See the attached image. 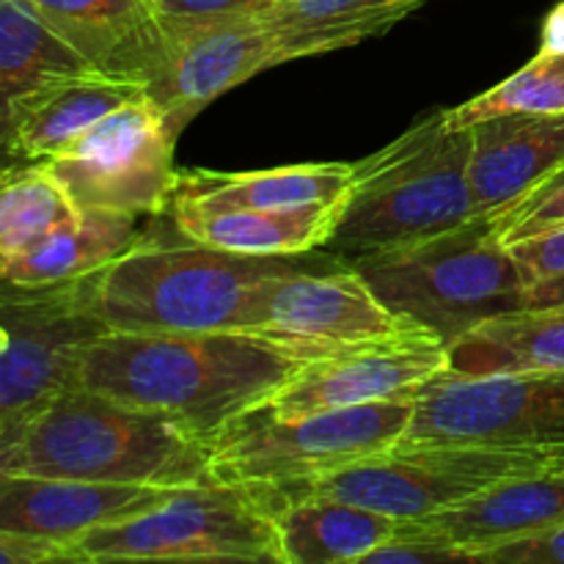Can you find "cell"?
<instances>
[{
  "instance_id": "obj_1",
  "label": "cell",
  "mask_w": 564,
  "mask_h": 564,
  "mask_svg": "<svg viewBox=\"0 0 564 564\" xmlns=\"http://www.w3.org/2000/svg\"><path fill=\"white\" fill-rule=\"evenodd\" d=\"M306 358L242 330H108L83 352L80 389L165 413L202 438L268 402Z\"/></svg>"
},
{
  "instance_id": "obj_2",
  "label": "cell",
  "mask_w": 564,
  "mask_h": 564,
  "mask_svg": "<svg viewBox=\"0 0 564 564\" xmlns=\"http://www.w3.org/2000/svg\"><path fill=\"white\" fill-rule=\"evenodd\" d=\"M207 463L209 441L182 422L80 386L0 449V474L158 488L209 482Z\"/></svg>"
},
{
  "instance_id": "obj_3",
  "label": "cell",
  "mask_w": 564,
  "mask_h": 564,
  "mask_svg": "<svg viewBox=\"0 0 564 564\" xmlns=\"http://www.w3.org/2000/svg\"><path fill=\"white\" fill-rule=\"evenodd\" d=\"M312 259L248 257L187 237L163 242L143 235L130 251L88 275V295L108 330L209 334L242 330L259 286Z\"/></svg>"
},
{
  "instance_id": "obj_4",
  "label": "cell",
  "mask_w": 564,
  "mask_h": 564,
  "mask_svg": "<svg viewBox=\"0 0 564 564\" xmlns=\"http://www.w3.org/2000/svg\"><path fill=\"white\" fill-rule=\"evenodd\" d=\"M471 127L435 110L380 152L352 163L328 251L345 262L397 251L474 220Z\"/></svg>"
},
{
  "instance_id": "obj_5",
  "label": "cell",
  "mask_w": 564,
  "mask_h": 564,
  "mask_svg": "<svg viewBox=\"0 0 564 564\" xmlns=\"http://www.w3.org/2000/svg\"><path fill=\"white\" fill-rule=\"evenodd\" d=\"M411 416L413 397L301 419H279L262 402L209 438L207 479L251 490L273 512L279 496L389 452Z\"/></svg>"
},
{
  "instance_id": "obj_6",
  "label": "cell",
  "mask_w": 564,
  "mask_h": 564,
  "mask_svg": "<svg viewBox=\"0 0 564 564\" xmlns=\"http://www.w3.org/2000/svg\"><path fill=\"white\" fill-rule=\"evenodd\" d=\"M350 264L397 317L433 330L449 350L477 325L527 308L516 257L488 218Z\"/></svg>"
},
{
  "instance_id": "obj_7",
  "label": "cell",
  "mask_w": 564,
  "mask_h": 564,
  "mask_svg": "<svg viewBox=\"0 0 564 564\" xmlns=\"http://www.w3.org/2000/svg\"><path fill=\"white\" fill-rule=\"evenodd\" d=\"M72 564L275 562L286 564L275 516L246 488H180L165 505L72 540Z\"/></svg>"
},
{
  "instance_id": "obj_8",
  "label": "cell",
  "mask_w": 564,
  "mask_h": 564,
  "mask_svg": "<svg viewBox=\"0 0 564 564\" xmlns=\"http://www.w3.org/2000/svg\"><path fill=\"white\" fill-rule=\"evenodd\" d=\"M564 468V449L490 446H391L312 485L279 496L273 512L295 496H328L397 521H424L527 474Z\"/></svg>"
},
{
  "instance_id": "obj_9",
  "label": "cell",
  "mask_w": 564,
  "mask_h": 564,
  "mask_svg": "<svg viewBox=\"0 0 564 564\" xmlns=\"http://www.w3.org/2000/svg\"><path fill=\"white\" fill-rule=\"evenodd\" d=\"M0 449L55 397L77 386L83 352L108 334L88 295V275L39 290L3 284L0 301Z\"/></svg>"
},
{
  "instance_id": "obj_10",
  "label": "cell",
  "mask_w": 564,
  "mask_h": 564,
  "mask_svg": "<svg viewBox=\"0 0 564 564\" xmlns=\"http://www.w3.org/2000/svg\"><path fill=\"white\" fill-rule=\"evenodd\" d=\"M400 444L564 449V369L441 372L413 397Z\"/></svg>"
},
{
  "instance_id": "obj_11",
  "label": "cell",
  "mask_w": 564,
  "mask_h": 564,
  "mask_svg": "<svg viewBox=\"0 0 564 564\" xmlns=\"http://www.w3.org/2000/svg\"><path fill=\"white\" fill-rule=\"evenodd\" d=\"M176 135L149 97L113 110L44 160L80 213H119L147 218L171 207L180 171Z\"/></svg>"
},
{
  "instance_id": "obj_12",
  "label": "cell",
  "mask_w": 564,
  "mask_h": 564,
  "mask_svg": "<svg viewBox=\"0 0 564 564\" xmlns=\"http://www.w3.org/2000/svg\"><path fill=\"white\" fill-rule=\"evenodd\" d=\"M411 325L416 323L397 317L350 262L317 257L259 286L242 334L273 341L308 361Z\"/></svg>"
},
{
  "instance_id": "obj_13",
  "label": "cell",
  "mask_w": 564,
  "mask_h": 564,
  "mask_svg": "<svg viewBox=\"0 0 564 564\" xmlns=\"http://www.w3.org/2000/svg\"><path fill=\"white\" fill-rule=\"evenodd\" d=\"M449 369V347L422 325L308 358L268 400L279 419L345 411L369 402L416 397Z\"/></svg>"
},
{
  "instance_id": "obj_14",
  "label": "cell",
  "mask_w": 564,
  "mask_h": 564,
  "mask_svg": "<svg viewBox=\"0 0 564 564\" xmlns=\"http://www.w3.org/2000/svg\"><path fill=\"white\" fill-rule=\"evenodd\" d=\"M275 66V39L257 11L165 33V61L147 86L174 135L220 94Z\"/></svg>"
},
{
  "instance_id": "obj_15",
  "label": "cell",
  "mask_w": 564,
  "mask_h": 564,
  "mask_svg": "<svg viewBox=\"0 0 564 564\" xmlns=\"http://www.w3.org/2000/svg\"><path fill=\"white\" fill-rule=\"evenodd\" d=\"M180 488L0 474V532L72 543L91 529L130 521L165 505Z\"/></svg>"
},
{
  "instance_id": "obj_16",
  "label": "cell",
  "mask_w": 564,
  "mask_h": 564,
  "mask_svg": "<svg viewBox=\"0 0 564 564\" xmlns=\"http://www.w3.org/2000/svg\"><path fill=\"white\" fill-rule=\"evenodd\" d=\"M564 169V113H505L471 127L474 218L496 220Z\"/></svg>"
},
{
  "instance_id": "obj_17",
  "label": "cell",
  "mask_w": 564,
  "mask_h": 564,
  "mask_svg": "<svg viewBox=\"0 0 564 564\" xmlns=\"http://www.w3.org/2000/svg\"><path fill=\"white\" fill-rule=\"evenodd\" d=\"M99 75L149 83L165 61L152 0H25Z\"/></svg>"
},
{
  "instance_id": "obj_18",
  "label": "cell",
  "mask_w": 564,
  "mask_h": 564,
  "mask_svg": "<svg viewBox=\"0 0 564 564\" xmlns=\"http://www.w3.org/2000/svg\"><path fill=\"white\" fill-rule=\"evenodd\" d=\"M147 97V86L88 72L64 77L3 105V149L9 163H44L113 110Z\"/></svg>"
},
{
  "instance_id": "obj_19",
  "label": "cell",
  "mask_w": 564,
  "mask_h": 564,
  "mask_svg": "<svg viewBox=\"0 0 564 564\" xmlns=\"http://www.w3.org/2000/svg\"><path fill=\"white\" fill-rule=\"evenodd\" d=\"M422 523L479 562L485 551L564 527V468L507 479Z\"/></svg>"
},
{
  "instance_id": "obj_20",
  "label": "cell",
  "mask_w": 564,
  "mask_h": 564,
  "mask_svg": "<svg viewBox=\"0 0 564 564\" xmlns=\"http://www.w3.org/2000/svg\"><path fill=\"white\" fill-rule=\"evenodd\" d=\"M341 202L297 209H213L171 202V224L202 246L248 257H297L328 246L341 215Z\"/></svg>"
},
{
  "instance_id": "obj_21",
  "label": "cell",
  "mask_w": 564,
  "mask_h": 564,
  "mask_svg": "<svg viewBox=\"0 0 564 564\" xmlns=\"http://www.w3.org/2000/svg\"><path fill=\"white\" fill-rule=\"evenodd\" d=\"M352 163H306L268 171H185L171 202L213 209H297L341 202L350 191Z\"/></svg>"
},
{
  "instance_id": "obj_22",
  "label": "cell",
  "mask_w": 564,
  "mask_h": 564,
  "mask_svg": "<svg viewBox=\"0 0 564 564\" xmlns=\"http://www.w3.org/2000/svg\"><path fill=\"white\" fill-rule=\"evenodd\" d=\"M138 220L135 215L86 209L80 218L58 226L31 248L0 259L3 284L39 290L99 273L141 240Z\"/></svg>"
},
{
  "instance_id": "obj_23",
  "label": "cell",
  "mask_w": 564,
  "mask_h": 564,
  "mask_svg": "<svg viewBox=\"0 0 564 564\" xmlns=\"http://www.w3.org/2000/svg\"><path fill=\"white\" fill-rule=\"evenodd\" d=\"M273 516L286 564H361L405 523L328 496H295Z\"/></svg>"
},
{
  "instance_id": "obj_24",
  "label": "cell",
  "mask_w": 564,
  "mask_h": 564,
  "mask_svg": "<svg viewBox=\"0 0 564 564\" xmlns=\"http://www.w3.org/2000/svg\"><path fill=\"white\" fill-rule=\"evenodd\" d=\"M413 6L397 0H270L257 9L275 39V66L380 36Z\"/></svg>"
},
{
  "instance_id": "obj_25",
  "label": "cell",
  "mask_w": 564,
  "mask_h": 564,
  "mask_svg": "<svg viewBox=\"0 0 564 564\" xmlns=\"http://www.w3.org/2000/svg\"><path fill=\"white\" fill-rule=\"evenodd\" d=\"M564 369V303L501 314L477 325L449 350V375Z\"/></svg>"
},
{
  "instance_id": "obj_26",
  "label": "cell",
  "mask_w": 564,
  "mask_h": 564,
  "mask_svg": "<svg viewBox=\"0 0 564 564\" xmlns=\"http://www.w3.org/2000/svg\"><path fill=\"white\" fill-rule=\"evenodd\" d=\"M94 72L25 0H0V102Z\"/></svg>"
},
{
  "instance_id": "obj_27",
  "label": "cell",
  "mask_w": 564,
  "mask_h": 564,
  "mask_svg": "<svg viewBox=\"0 0 564 564\" xmlns=\"http://www.w3.org/2000/svg\"><path fill=\"white\" fill-rule=\"evenodd\" d=\"M77 218L80 209L47 165H6L0 191V259L31 248L53 229Z\"/></svg>"
},
{
  "instance_id": "obj_28",
  "label": "cell",
  "mask_w": 564,
  "mask_h": 564,
  "mask_svg": "<svg viewBox=\"0 0 564 564\" xmlns=\"http://www.w3.org/2000/svg\"><path fill=\"white\" fill-rule=\"evenodd\" d=\"M505 113H564V53L540 50L499 86L449 108V121L455 127H474Z\"/></svg>"
},
{
  "instance_id": "obj_29",
  "label": "cell",
  "mask_w": 564,
  "mask_h": 564,
  "mask_svg": "<svg viewBox=\"0 0 564 564\" xmlns=\"http://www.w3.org/2000/svg\"><path fill=\"white\" fill-rule=\"evenodd\" d=\"M510 251L521 270L527 308L564 303V226L510 242Z\"/></svg>"
},
{
  "instance_id": "obj_30",
  "label": "cell",
  "mask_w": 564,
  "mask_h": 564,
  "mask_svg": "<svg viewBox=\"0 0 564 564\" xmlns=\"http://www.w3.org/2000/svg\"><path fill=\"white\" fill-rule=\"evenodd\" d=\"M564 226V169L556 171L549 182L529 193L527 198L507 209L501 218H496V229L505 237V242L527 240L540 231Z\"/></svg>"
},
{
  "instance_id": "obj_31",
  "label": "cell",
  "mask_w": 564,
  "mask_h": 564,
  "mask_svg": "<svg viewBox=\"0 0 564 564\" xmlns=\"http://www.w3.org/2000/svg\"><path fill=\"white\" fill-rule=\"evenodd\" d=\"M405 562H471V554L433 532L422 521H405L400 532L367 554L361 564H405Z\"/></svg>"
},
{
  "instance_id": "obj_32",
  "label": "cell",
  "mask_w": 564,
  "mask_h": 564,
  "mask_svg": "<svg viewBox=\"0 0 564 564\" xmlns=\"http://www.w3.org/2000/svg\"><path fill=\"white\" fill-rule=\"evenodd\" d=\"M268 3L270 0H152V9L165 36V33L202 25V22L248 14V11H257Z\"/></svg>"
},
{
  "instance_id": "obj_33",
  "label": "cell",
  "mask_w": 564,
  "mask_h": 564,
  "mask_svg": "<svg viewBox=\"0 0 564 564\" xmlns=\"http://www.w3.org/2000/svg\"><path fill=\"white\" fill-rule=\"evenodd\" d=\"M485 564H564V527L499 545L479 556Z\"/></svg>"
},
{
  "instance_id": "obj_34",
  "label": "cell",
  "mask_w": 564,
  "mask_h": 564,
  "mask_svg": "<svg viewBox=\"0 0 564 564\" xmlns=\"http://www.w3.org/2000/svg\"><path fill=\"white\" fill-rule=\"evenodd\" d=\"M69 562L72 545L64 540L39 538V534L0 532V564H47Z\"/></svg>"
},
{
  "instance_id": "obj_35",
  "label": "cell",
  "mask_w": 564,
  "mask_h": 564,
  "mask_svg": "<svg viewBox=\"0 0 564 564\" xmlns=\"http://www.w3.org/2000/svg\"><path fill=\"white\" fill-rule=\"evenodd\" d=\"M540 50L549 53H564V3L554 6L543 22V44Z\"/></svg>"
},
{
  "instance_id": "obj_36",
  "label": "cell",
  "mask_w": 564,
  "mask_h": 564,
  "mask_svg": "<svg viewBox=\"0 0 564 564\" xmlns=\"http://www.w3.org/2000/svg\"><path fill=\"white\" fill-rule=\"evenodd\" d=\"M397 3H402V6H413V9H416V6H422L424 0H397Z\"/></svg>"
}]
</instances>
